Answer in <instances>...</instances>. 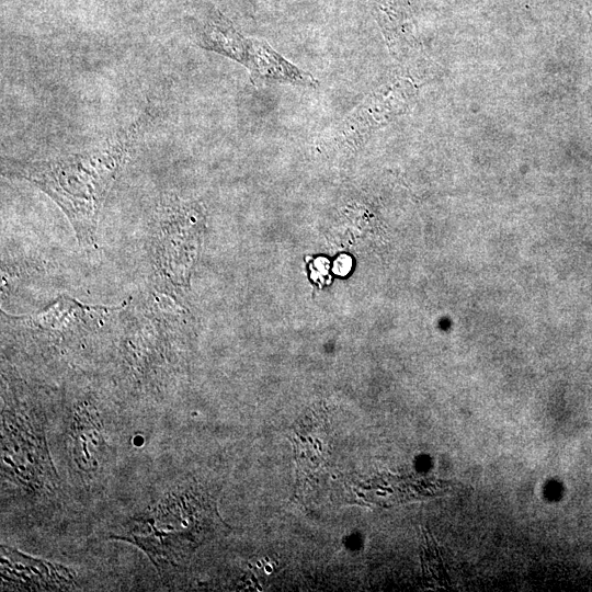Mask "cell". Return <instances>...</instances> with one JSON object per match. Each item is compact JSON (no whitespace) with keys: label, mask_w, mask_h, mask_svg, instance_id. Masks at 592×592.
Instances as JSON below:
<instances>
[{"label":"cell","mask_w":592,"mask_h":592,"mask_svg":"<svg viewBox=\"0 0 592 592\" xmlns=\"http://www.w3.org/2000/svg\"><path fill=\"white\" fill-rule=\"evenodd\" d=\"M350 265H351L350 259L343 255L337 260L334 272L343 275L346 272H349Z\"/></svg>","instance_id":"cell-4"},{"label":"cell","mask_w":592,"mask_h":592,"mask_svg":"<svg viewBox=\"0 0 592 592\" xmlns=\"http://www.w3.org/2000/svg\"><path fill=\"white\" fill-rule=\"evenodd\" d=\"M151 115L148 111L96 147L37 160L5 159L2 173L23 179L48 195L65 213L81 244H94L104 201Z\"/></svg>","instance_id":"cell-1"},{"label":"cell","mask_w":592,"mask_h":592,"mask_svg":"<svg viewBox=\"0 0 592 592\" xmlns=\"http://www.w3.org/2000/svg\"><path fill=\"white\" fill-rule=\"evenodd\" d=\"M197 45L232 58L247 67L253 77L314 86L308 73L288 62L266 43L246 38L220 13H215L196 36Z\"/></svg>","instance_id":"cell-3"},{"label":"cell","mask_w":592,"mask_h":592,"mask_svg":"<svg viewBox=\"0 0 592 592\" xmlns=\"http://www.w3.org/2000/svg\"><path fill=\"white\" fill-rule=\"evenodd\" d=\"M214 499L198 488L168 494L133 519L117 538L140 547L158 567L178 566L224 527Z\"/></svg>","instance_id":"cell-2"}]
</instances>
